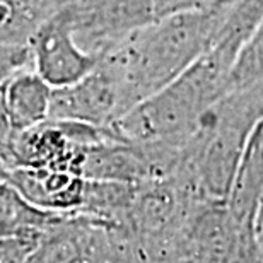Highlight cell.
<instances>
[{
	"label": "cell",
	"mask_w": 263,
	"mask_h": 263,
	"mask_svg": "<svg viewBox=\"0 0 263 263\" xmlns=\"http://www.w3.org/2000/svg\"><path fill=\"white\" fill-rule=\"evenodd\" d=\"M0 236H26L41 241L43 234L62 215L29 203L14 188L2 183L0 188Z\"/></svg>",
	"instance_id": "obj_9"
},
{
	"label": "cell",
	"mask_w": 263,
	"mask_h": 263,
	"mask_svg": "<svg viewBox=\"0 0 263 263\" xmlns=\"http://www.w3.org/2000/svg\"><path fill=\"white\" fill-rule=\"evenodd\" d=\"M125 113L117 84L99 65L82 81L53 89L50 120L113 127Z\"/></svg>",
	"instance_id": "obj_5"
},
{
	"label": "cell",
	"mask_w": 263,
	"mask_h": 263,
	"mask_svg": "<svg viewBox=\"0 0 263 263\" xmlns=\"http://www.w3.org/2000/svg\"><path fill=\"white\" fill-rule=\"evenodd\" d=\"M53 87L34 68L2 79V132H24L48 122Z\"/></svg>",
	"instance_id": "obj_7"
},
{
	"label": "cell",
	"mask_w": 263,
	"mask_h": 263,
	"mask_svg": "<svg viewBox=\"0 0 263 263\" xmlns=\"http://www.w3.org/2000/svg\"><path fill=\"white\" fill-rule=\"evenodd\" d=\"M263 200V120L251 134L236 171L229 197L231 215L245 231L255 233V219Z\"/></svg>",
	"instance_id": "obj_8"
},
{
	"label": "cell",
	"mask_w": 263,
	"mask_h": 263,
	"mask_svg": "<svg viewBox=\"0 0 263 263\" xmlns=\"http://www.w3.org/2000/svg\"><path fill=\"white\" fill-rule=\"evenodd\" d=\"M234 2L214 0L203 7L175 14L135 33L104 55L98 65L117 84L125 111L170 86L207 55L219 41Z\"/></svg>",
	"instance_id": "obj_1"
},
{
	"label": "cell",
	"mask_w": 263,
	"mask_h": 263,
	"mask_svg": "<svg viewBox=\"0 0 263 263\" xmlns=\"http://www.w3.org/2000/svg\"><path fill=\"white\" fill-rule=\"evenodd\" d=\"M183 263H205V261H198V260H190V261H183Z\"/></svg>",
	"instance_id": "obj_10"
},
{
	"label": "cell",
	"mask_w": 263,
	"mask_h": 263,
	"mask_svg": "<svg viewBox=\"0 0 263 263\" xmlns=\"http://www.w3.org/2000/svg\"><path fill=\"white\" fill-rule=\"evenodd\" d=\"M31 51L34 70L53 89L82 81L99 64L81 48L72 28L59 12L36 29L31 38Z\"/></svg>",
	"instance_id": "obj_4"
},
{
	"label": "cell",
	"mask_w": 263,
	"mask_h": 263,
	"mask_svg": "<svg viewBox=\"0 0 263 263\" xmlns=\"http://www.w3.org/2000/svg\"><path fill=\"white\" fill-rule=\"evenodd\" d=\"M2 183L29 203L57 214L77 215L86 193V178L68 171L15 167L2 171Z\"/></svg>",
	"instance_id": "obj_6"
},
{
	"label": "cell",
	"mask_w": 263,
	"mask_h": 263,
	"mask_svg": "<svg viewBox=\"0 0 263 263\" xmlns=\"http://www.w3.org/2000/svg\"><path fill=\"white\" fill-rule=\"evenodd\" d=\"M261 120L263 89L228 91L183 147L176 173L205 200L226 203L246 144Z\"/></svg>",
	"instance_id": "obj_3"
},
{
	"label": "cell",
	"mask_w": 263,
	"mask_h": 263,
	"mask_svg": "<svg viewBox=\"0 0 263 263\" xmlns=\"http://www.w3.org/2000/svg\"><path fill=\"white\" fill-rule=\"evenodd\" d=\"M239 48L217 41L186 72L137 104L113 128L125 140L183 149L209 109L228 92Z\"/></svg>",
	"instance_id": "obj_2"
}]
</instances>
